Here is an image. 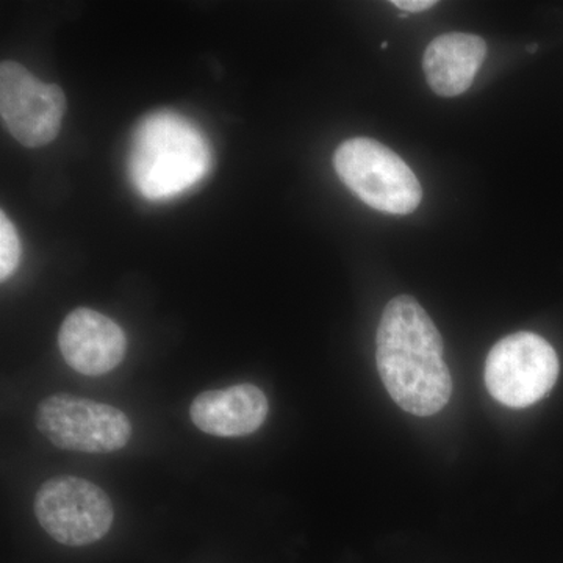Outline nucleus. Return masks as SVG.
<instances>
[{"instance_id": "nucleus-2", "label": "nucleus", "mask_w": 563, "mask_h": 563, "mask_svg": "<svg viewBox=\"0 0 563 563\" xmlns=\"http://www.w3.org/2000/svg\"><path fill=\"white\" fill-rule=\"evenodd\" d=\"M210 147L202 132L174 111H155L132 136L129 173L133 187L150 201L187 191L209 173Z\"/></svg>"}, {"instance_id": "nucleus-5", "label": "nucleus", "mask_w": 563, "mask_h": 563, "mask_svg": "<svg viewBox=\"0 0 563 563\" xmlns=\"http://www.w3.org/2000/svg\"><path fill=\"white\" fill-rule=\"evenodd\" d=\"M35 424L54 446L79 453H114L132 437L131 421L120 409L73 395L43 399Z\"/></svg>"}, {"instance_id": "nucleus-8", "label": "nucleus", "mask_w": 563, "mask_h": 563, "mask_svg": "<svg viewBox=\"0 0 563 563\" xmlns=\"http://www.w3.org/2000/svg\"><path fill=\"white\" fill-rule=\"evenodd\" d=\"M63 358L74 372L103 376L124 358L128 339L120 325L106 314L80 307L63 321L58 332Z\"/></svg>"}, {"instance_id": "nucleus-12", "label": "nucleus", "mask_w": 563, "mask_h": 563, "mask_svg": "<svg viewBox=\"0 0 563 563\" xmlns=\"http://www.w3.org/2000/svg\"><path fill=\"white\" fill-rule=\"evenodd\" d=\"M391 5L406 13H421V11L433 9L437 2L435 0H393Z\"/></svg>"}, {"instance_id": "nucleus-11", "label": "nucleus", "mask_w": 563, "mask_h": 563, "mask_svg": "<svg viewBox=\"0 0 563 563\" xmlns=\"http://www.w3.org/2000/svg\"><path fill=\"white\" fill-rule=\"evenodd\" d=\"M21 258V243L13 222L5 211L0 213V279L5 280L16 272Z\"/></svg>"}, {"instance_id": "nucleus-1", "label": "nucleus", "mask_w": 563, "mask_h": 563, "mask_svg": "<svg viewBox=\"0 0 563 563\" xmlns=\"http://www.w3.org/2000/svg\"><path fill=\"white\" fill-rule=\"evenodd\" d=\"M376 362L393 401L417 417H432L450 402L453 379L443 340L412 296L387 303L377 329Z\"/></svg>"}, {"instance_id": "nucleus-7", "label": "nucleus", "mask_w": 563, "mask_h": 563, "mask_svg": "<svg viewBox=\"0 0 563 563\" xmlns=\"http://www.w3.org/2000/svg\"><path fill=\"white\" fill-rule=\"evenodd\" d=\"M66 111L65 92L44 84L16 62L0 65V114L11 136L25 147L57 139Z\"/></svg>"}, {"instance_id": "nucleus-9", "label": "nucleus", "mask_w": 563, "mask_h": 563, "mask_svg": "<svg viewBox=\"0 0 563 563\" xmlns=\"http://www.w3.org/2000/svg\"><path fill=\"white\" fill-rule=\"evenodd\" d=\"M268 412L265 393L252 384L203 391L190 409L196 428L214 437L251 435L262 428Z\"/></svg>"}, {"instance_id": "nucleus-3", "label": "nucleus", "mask_w": 563, "mask_h": 563, "mask_svg": "<svg viewBox=\"0 0 563 563\" xmlns=\"http://www.w3.org/2000/svg\"><path fill=\"white\" fill-rule=\"evenodd\" d=\"M333 166L343 184L374 210L410 214L421 203L422 188L417 176L379 141H344L333 155Z\"/></svg>"}, {"instance_id": "nucleus-10", "label": "nucleus", "mask_w": 563, "mask_h": 563, "mask_svg": "<svg viewBox=\"0 0 563 563\" xmlns=\"http://www.w3.org/2000/svg\"><path fill=\"white\" fill-rule=\"evenodd\" d=\"M487 55V43L472 33H446L431 41L422 57L426 80L435 95L455 98L473 85Z\"/></svg>"}, {"instance_id": "nucleus-6", "label": "nucleus", "mask_w": 563, "mask_h": 563, "mask_svg": "<svg viewBox=\"0 0 563 563\" xmlns=\"http://www.w3.org/2000/svg\"><path fill=\"white\" fill-rule=\"evenodd\" d=\"M41 528L66 547L101 540L114 520L113 504L99 485L76 476H57L41 485L33 501Z\"/></svg>"}, {"instance_id": "nucleus-14", "label": "nucleus", "mask_w": 563, "mask_h": 563, "mask_svg": "<svg viewBox=\"0 0 563 563\" xmlns=\"http://www.w3.org/2000/svg\"><path fill=\"white\" fill-rule=\"evenodd\" d=\"M380 47H383V49H387L388 44L387 43H383V46H380Z\"/></svg>"}, {"instance_id": "nucleus-13", "label": "nucleus", "mask_w": 563, "mask_h": 563, "mask_svg": "<svg viewBox=\"0 0 563 563\" xmlns=\"http://www.w3.org/2000/svg\"><path fill=\"white\" fill-rule=\"evenodd\" d=\"M526 51H528L529 54H533V52L539 51V46H537V44H532V46H528V49Z\"/></svg>"}, {"instance_id": "nucleus-4", "label": "nucleus", "mask_w": 563, "mask_h": 563, "mask_svg": "<svg viewBox=\"0 0 563 563\" xmlns=\"http://www.w3.org/2000/svg\"><path fill=\"white\" fill-rule=\"evenodd\" d=\"M559 357L543 336L517 332L504 336L485 361V385L496 401L525 409L543 399L559 377Z\"/></svg>"}]
</instances>
